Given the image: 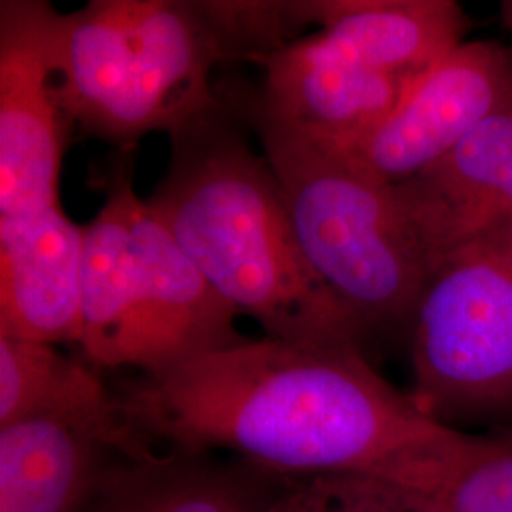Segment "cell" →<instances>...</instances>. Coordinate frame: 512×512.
I'll use <instances>...</instances> for the list:
<instances>
[{
    "label": "cell",
    "mask_w": 512,
    "mask_h": 512,
    "mask_svg": "<svg viewBox=\"0 0 512 512\" xmlns=\"http://www.w3.org/2000/svg\"><path fill=\"white\" fill-rule=\"evenodd\" d=\"M152 446L228 452L287 478L361 475L433 490L463 433L431 420L351 340H245L118 391Z\"/></svg>",
    "instance_id": "obj_1"
},
{
    "label": "cell",
    "mask_w": 512,
    "mask_h": 512,
    "mask_svg": "<svg viewBox=\"0 0 512 512\" xmlns=\"http://www.w3.org/2000/svg\"><path fill=\"white\" fill-rule=\"evenodd\" d=\"M171 156L147 203L205 279L279 340L363 338L311 270L281 186L220 97L169 135Z\"/></svg>",
    "instance_id": "obj_2"
},
{
    "label": "cell",
    "mask_w": 512,
    "mask_h": 512,
    "mask_svg": "<svg viewBox=\"0 0 512 512\" xmlns=\"http://www.w3.org/2000/svg\"><path fill=\"white\" fill-rule=\"evenodd\" d=\"M228 59L213 0H92L67 14L59 99L86 135L135 150L211 107L209 76Z\"/></svg>",
    "instance_id": "obj_3"
},
{
    "label": "cell",
    "mask_w": 512,
    "mask_h": 512,
    "mask_svg": "<svg viewBox=\"0 0 512 512\" xmlns=\"http://www.w3.org/2000/svg\"><path fill=\"white\" fill-rule=\"evenodd\" d=\"M249 128L274 169L302 253L359 336L410 327L431 268L395 186L368 177L329 143Z\"/></svg>",
    "instance_id": "obj_4"
},
{
    "label": "cell",
    "mask_w": 512,
    "mask_h": 512,
    "mask_svg": "<svg viewBox=\"0 0 512 512\" xmlns=\"http://www.w3.org/2000/svg\"><path fill=\"white\" fill-rule=\"evenodd\" d=\"M408 329L410 395L431 420L511 408V239L473 243L439 262Z\"/></svg>",
    "instance_id": "obj_5"
},
{
    "label": "cell",
    "mask_w": 512,
    "mask_h": 512,
    "mask_svg": "<svg viewBox=\"0 0 512 512\" xmlns=\"http://www.w3.org/2000/svg\"><path fill=\"white\" fill-rule=\"evenodd\" d=\"M65 29L50 2H0V220L59 205L74 128L59 99Z\"/></svg>",
    "instance_id": "obj_6"
},
{
    "label": "cell",
    "mask_w": 512,
    "mask_h": 512,
    "mask_svg": "<svg viewBox=\"0 0 512 512\" xmlns=\"http://www.w3.org/2000/svg\"><path fill=\"white\" fill-rule=\"evenodd\" d=\"M511 97V48L495 40H465L418 76L376 128L336 148L368 177L391 186L406 183Z\"/></svg>",
    "instance_id": "obj_7"
},
{
    "label": "cell",
    "mask_w": 512,
    "mask_h": 512,
    "mask_svg": "<svg viewBox=\"0 0 512 512\" xmlns=\"http://www.w3.org/2000/svg\"><path fill=\"white\" fill-rule=\"evenodd\" d=\"M256 63L264 69L260 88L230 109L247 126L264 124L334 147L370 133L416 80L330 54L311 35Z\"/></svg>",
    "instance_id": "obj_8"
},
{
    "label": "cell",
    "mask_w": 512,
    "mask_h": 512,
    "mask_svg": "<svg viewBox=\"0 0 512 512\" xmlns=\"http://www.w3.org/2000/svg\"><path fill=\"white\" fill-rule=\"evenodd\" d=\"M395 192L431 272L467 245L512 241V97Z\"/></svg>",
    "instance_id": "obj_9"
},
{
    "label": "cell",
    "mask_w": 512,
    "mask_h": 512,
    "mask_svg": "<svg viewBox=\"0 0 512 512\" xmlns=\"http://www.w3.org/2000/svg\"><path fill=\"white\" fill-rule=\"evenodd\" d=\"M131 224L143 319L137 370L156 376L245 342L236 329V308L217 293L139 196L133 200Z\"/></svg>",
    "instance_id": "obj_10"
},
{
    "label": "cell",
    "mask_w": 512,
    "mask_h": 512,
    "mask_svg": "<svg viewBox=\"0 0 512 512\" xmlns=\"http://www.w3.org/2000/svg\"><path fill=\"white\" fill-rule=\"evenodd\" d=\"M84 226L61 205L0 220V336L80 344Z\"/></svg>",
    "instance_id": "obj_11"
},
{
    "label": "cell",
    "mask_w": 512,
    "mask_h": 512,
    "mask_svg": "<svg viewBox=\"0 0 512 512\" xmlns=\"http://www.w3.org/2000/svg\"><path fill=\"white\" fill-rule=\"evenodd\" d=\"M133 150H116L103 173L105 202L84 226L80 344L93 368L139 366L141 283L133 243Z\"/></svg>",
    "instance_id": "obj_12"
},
{
    "label": "cell",
    "mask_w": 512,
    "mask_h": 512,
    "mask_svg": "<svg viewBox=\"0 0 512 512\" xmlns=\"http://www.w3.org/2000/svg\"><path fill=\"white\" fill-rule=\"evenodd\" d=\"M287 476L213 452L114 459L84 512H274Z\"/></svg>",
    "instance_id": "obj_13"
},
{
    "label": "cell",
    "mask_w": 512,
    "mask_h": 512,
    "mask_svg": "<svg viewBox=\"0 0 512 512\" xmlns=\"http://www.w3.org/2000/svg\"><path fill=\"white\" fill-rule=\"evenodd\" d=\"M88 365L50 344L0 336V427L55 416L92 431L122 458L156 452L133 427L118 393Z\"/></svg>",
    "instance_id": "obj_14"
},
{
    "label": "cell",
    "mask_w": 512,
    "mask_h": 512,
    "mask_svg": "<svg viewBox=\"0 0 512 512\" xmlns=\"http://www.w3.org/2000/svg\"><path fill=\"white\" fill-rule=\"evenodd\" d=\"M454 0H321L311 38L330 54L380 73L418 78L465 42Z\"/></svg>",
    "instance_id": "obj_15"
},
{
    "label": "cell",
    "mask_w": 512,
    "mask_h": 512,
    "mask_svg": "<svg viewBox=\"0 0 512 512\" xmlns=\"http://www.w3.org/2000/svg\"><path fill=\"white\" fill-rule=\"evenodd\" d=\"M92 431L55 416L0 427V512H84L114 459Z\"/></svg>",
    "instance_id": "obj_16"
},
{
    "label": "cell",
    "mask_w": 512,
    "mask_h": 512,
    "mask_svg": "<svg viewBox=\"0 0 512 512\" xmlns=\"http://www.w3.org/2000/svg\"><path fill=\"white\" fill-rule=\"evenodd\" d=\"M418 497L423 512H512V431L463 435L433 490Z\"/></svg>",
    "instance_id": "obj_17"
},
{
    "label": "cell",
    "mask_w": 512,
    "mask_h": 512,
    "mask_svg": "<svg viewBox=\"0 0 512 512\" xmlns=\"http://www.w3.org/2000/svg\"><path fill=\"white\" fill-rule=\"evenodd\" d=\"M274 512H423L418 495L382 478L321 475L287 478Z\"/></svg>",
    "instance_id": "obj_18"
},
{
    "label": "cell",
    "mask_w": 512,
    "mask_h": 512,
    "mask_svg": "<svg viewBox=\"0 0 512 512\" xmlns=\"http://www.w3.org/2000/svg\"><path fill=\"white\" fill-rule=\"evenodd\" d=\"M501 19H503V25L512 33V0L501 2Z\"/></svg>",
    "instance_id": "obj_19"
}]
</instances>
